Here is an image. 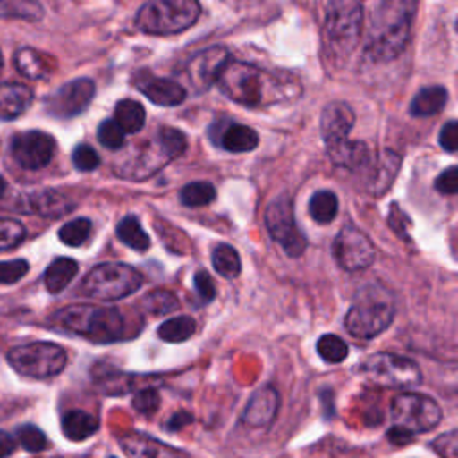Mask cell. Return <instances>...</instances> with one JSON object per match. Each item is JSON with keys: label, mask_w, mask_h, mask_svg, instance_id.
<instances>
[{"label": "cell", "mask_w": 458, "mask_h": 458, "mask_svg": "<svg viewBox=\"0 0 458 458\" xmlns=\"http://www.w3.org/2000/svg\"><path fill=\"white\" fill-rule=\"evenodd\" d=\"M310 216L318 224H329L338 213V199L331 190H318L308 202Z\"/></svg>", "instance_id": "cell-33"}, {"label": "cell", "mask_w": 458, "mask_h": 458, "mask_svg": "<svg viewBox=\"0 0 458 458\" xmlns=\"http://www.w3.org/2000/svg\"><path fill=\"white\" fill-rule=\"evenodd\" d=\"M143 284V276L125 263H100L93 267L81 283V292L97 301L123 299Z\"/></svg>", "instance_id": "cell-6"}, {"label": "cell", "mask_w": 458, "mask_h": 458, "mask_svg": "<svg viewBox=\"0 0 458 458\" xmlns=\"http://www.w3.org/2000/svg\"><path fill=\"white\" fill-rule=\"evenodd\" d=\"M9 365L21 376L45 379L57 376L66 367V351L54 342H30L7 352Z\"/></svg>", "instance_id": "cell-8"}, {"label": "cell", "mask_w": 458, "mask_h": 458, "mask_svg": "<svg viewBox=\"0 0 458 458\" xmlns=\"http://www.w3.org/2000/svg\"><path fill=\"white\" fill-rule=\"evenodd\" d=\"M156 140L170 159L179 157L186 150V145H188L184 132L175 127H161L156 134Z\"/></svg>", "instance_id": "cell-39"}, {"label": "cell", "mask_w": 458, "mask_h": 458, "mask_svg": "<svg viewBox=\"0 0 458 458\" xmlns=\"http://www.w3.org/2000/svg\"><path fill=\"white\" fill-rule=\"evenodd\" d=\"M327 156L333 161V165L345 168V170H360L363 166H369L372 154L369 147L363 141L354 140H338L333 143H327Z\"/></svg>", "instance_id": "cell-21"}, {"label": "cell", "mask_w": 458, "mask_h": 458, "mask_svg": "<svg viewBox=\"0 0 458 458\" xmlns=\"http://www.w3.org/2000/svg\"><path fill=\"white\" fill-rule=\"evenodd\" d=\"M435 188L442 195H454L458 190V166H449L435 179Z\"/></svg>", "instance_id": "cell-49"}, {"label": "cell", "mask_w": 458, "mask_h": 458, "mask_svg": "<svg viewBox=\"0 0 458 458\" xmlns=\"http://www.w3.org/2000/svg\"><path fill=\"white\" fill-rule=\"evenodd\" d=\"M438 143H440V147H442L447 154H454V152H456V148H458V122H456V120H449V122L440 129Z\"/></svg>", "instance_id": "cell-50"}, {"label": "cell", "mask_w": 458, "mask_h": 458, "mask_svg": "<svg viewBox=\"0 0 458 458\" xmlns=\"http://www.w3.org/2000/svg\"><path fill=\"white\" fill-rule=\"evenodd\" d=\"M369 165H372L369 177V191L372 195H381L394 182V177L397 175L401 166V156L394 150H385L376 159L372 157Z\"/></svg>", "instance_id": "cell-22"}, {"label": "cell", "mask_w": 458, "mask_h": 458, "mask_svg": "<svg viewBox=\"0 0 458 458\" xmlns=\"http://www.w3.org/2000/svg\"><path fill=\"white\" fill-rule=\"evenodd\" d=\"M199 14V0H148L136 13V27L145 34H177L190 29Z\"/></svg>", "instance_id": "cell-5"}, {"label": "cell", "mask_w": 458, "mask_h": 458, "mask_svg": "<svg viewBox=\"0 0 458 458\" xmlns=\"http://www.w3.org/2000/svg\"><path fill=\"white\" fill-rule=\"evenodd\" d=\"M213 268L225 279H233L242 270V261L236 249L229 243H218L211 252Z\"/></svg>", "instance_id": "cell-34"}, {"label": "cell", "mask_w": 458, "mask_h": 458, "mask_svg": "<svg viewBox=\"0 0 458 458\" xmlns=\"http://www.w3.org/2000/svg\"><path fill=\"white\" fill-rule=\"evenodd\" d=\"M72 161H73L75 168L81 170V172H91V170H95L100 165L98 154L95 152L93 147H89L86 143H81V145H77L73 148Z\"/></svg>", "instance_id": "cell-44"}, {"label": "cell", "mask_w": 458, "mask_h": 458, "mask_svg": "<svg viewBox=\"0 0 458 458\" xmlns=\"http://www.w3.org/2000/svg\"><path fill=\"white\" fill-rule=\"evenodd\" d=\"M388 438L394 442V444H408L411 438H413V435H410V433H406V431H403V429H399V428H390V431H388Z\"/></svg>", "instance_id": "cell-54"}, {"label": "cell", "mask_w": 458, "mask_h": 458, "mask_svg": "<svg viewBox=\"0 0 458 458\" xmlns=\"http://www.w3.org/2000/svg\"><path fill=\"white\" fill-rule=\"evenodd\" d=\"M188 422H191V415L186 411H177L175 415H172V419L168 420V429H181L182 426H186Z\"/></svg>", "instance_id": "cell-53"}, {"label": "cell", "mask_w": 458, "mask_h": 458, "mask_svg": "<svg viewBox=\"0 0 458 458\" xmlns=\"http://www.w3.org/2000/svg\"><path fill=\"white\" fill-rule=\"evenodd\" d=\"M229 59H231L229 50L224 47H211L199 52L188 63V77L193 88L197 91H204L211 84H215L224 66L229 63Z\"/></svg>", "instance_id": "cell-15"}, {"label": "cell", "mask_w": 458, "mask_h": 458, "mask_svg": "<svg viewBox=\"0 0 458 458\" xmlns=\"http://www.w3.org/2000/svg\"><path fill=\"white\" fill-rule=\"evenodd\" d=\"M168 161H172V159L165 154V150L154 138V141L145 143L131 159H127L125 165H122V168L118 170V174L123 177H129L132 181H141V179H147L148 175H152L154 172H157Z\"/></svg>", "instance_id": "cell-18"}, {"label": "cell", "mask_w": 458, "mask_h": 458, "mask_svg": "<svg viewBox=\"0 0 458 458\" xmlns=\"http://www.w3.org/2000/svg\"><path fill=\"white\" fill-rule=\"evenodd\" d=\"M277 408H279L277 390L270 385L261 386L249 397L242 411V422L249 428H267L276 419Z\"/></svg>", "instance_id": "cell-17"}, {"label": "cell", "mask_w": 458, "mask_h": 458, "mask_svg": "<svg viewBox=\"0 0 458 458\" xmlns=\"http://www.w3.org/2000/svg\"><path fill=\"white\" fill-rule=\"evenodd\" d=\"M77 270H79V265L72 258H57V259H54L47 267L45 276H43L47 290L50 293L63 292L72 283V279L75 277Z\"/></svg>", "instance_id": "cell-29"}, {"label": "cell", "mask_w": 458, "mask_h": 458, "mask_svg": "<svg viewBox=\"0 0 458 458\" xmlns=\"http://www.w3.org/2000/svg\"><path fill=\"white\" fill-rule=\"evenodd\" d=\"M43 16V9L36 0H0V18H20L36 21Z\"/></svg>", "instance_id": "cell-36"}, {"label": "cell", "mask_w": 458, "mask_h": 458, "mask_svg": "<svg viewBox=\"0 0 458 458\" xmlns=\"http://www.w3.org/2000/svg\"><path fill=\"white\" fill-rule=\"evenodd\" d=\"M145 109L138 100L132 98H123L118 100L114 106V122L120 125L123 132L134 134L140 132L145 125Z\"/></svg>", "instance_id": "cell-30"}, {"label": "cell", "mask_w": 458, "mask_h": 458, "mask_svg": "<svg viewBox=\"0 0 458 458\" xmlns=\"http://www.w3.org/2000/svg\"><path fill=\"white\" fill-rule=\"evenodd\" d=\"M352 127H354V111L349 104L342 100H335L322 109L320 134L326 145L347 138Z\"/></svg>", "instance_id": "cell-20"}, {"label": "cell", "mask_w": 458, "mask_h": 458, "mask_svg": "<svg viewBox=\"0 0 458 458\" xmlns=\"http://www.w3.org/2000/svg\"><path fill=\"white\" fill-rule=\"evenodd\" d=\"M16 437H18V444H21V447L30 451V453H39L48 444L45 433L39 428L32 426V424L20 426L18 431H16Z\"/></svg>", "instance_id": "cell-43"}, {"label": "cell", "mask_w": 458, "mask_h": 458, "mask_svg": "<svg viewBox=\"0 0 458 458\" xmlns=\"http://www.w3.org/2000/svg\"><path fill=\"white\" fill-rule=\"evenodd\" d=\"M258 143H259L258 132L254 129H250L247 125H240V123H229L220 136V145L227 152H234V154L250 152L258 147Z\"/></svg>", "instance_id": "cell-28"}, {"label": "cell", "mask_w": 458, "mask_h": 458, "mask_svg": "<svg viewBox=\"0 0 458 458\" xmlns=\"http://www.w3.org/2000/svg\"><path fill=\"white\" fill-rule=\"evenodd\" d=\"M361 372L376 385L386 388H410L422 381L419 365L395 352H374L361 363Z\"/></svg>", "instance_id": "cell-10"}, {"label": "cell", "mask_w": 458, "mask_h": 458, "mask_svg": "<svg viewBox=\"0 0 458 458\" xmlns=\"http://www.w3.org/2000/svg\"><path fill=\"white\" fill-rule=\"evenodd\" d=\"M394 317V293L383 284L370 283L356 292L354 301L344 318V324L351 336L370 340L381 335L392 324Z\"/></svg>", "instance_id": "cell-3"}, {"label": "cell", "mask_w": 458, "mask_h": 458, "mask_svg": "<svg viewBox=\"0 0 458 458\" xmlns=\"http://www.w3.org/2000/svg\"><path fill=\"white\" fill-rule=\"evenodd\" d=\"M91 233V222L88 218H75L72 222H66L59 229V240L70 247L82 245Z\"/></svg>", "instance_id": "cell-40"}, {"label": "cell", "mask_w": 458, "mask_h": 458, "mask_svg": "<svg viewBox=\"0 0 458 458\" xmlns=\"http://www.w3.org/2000/svg\"><path fill=\"white\" fill-rule=\"evenodd\" d=\"M333 256L340 268L347 272H358L372 265L374 245L363 231L354 225L340 229L333 242Z\"/></svg>", "instance_id": "cell-12"}, {"label": "cell", "mask_w": 458, "mask_h": 458, "mask_svg": "<svg viewBox=\"0 0 458 458\" xmlns=\"http://www.w3.org/2000/svg\"><path fill=\"white\" fill-rule=\"evenodd\" d=\"M193 286H195V292H197L199 299H200L204 304L211 302V301L215 299V295H216L215 283H213L211 276H209L204 268H200V270L195 272V276H193Z\"/></svg>", "instance_id": "cell-48"}, {"label": "cell", "mask_w": 458, "mask_h": 458, "mask_svg": "<svg viewBox=\"0 0 458 458\" xmlns=\"http://www.w3.org/2000/svg\"><path fill=\"white\" fill-rule=\"evenodd\" d=\"M265 225H267L270 236L283 247V250L288 256L297 258L304 252L308 242H306V236L301 233V229L295 224L292 199L286 193L277 195L268 204V208L265 211Z\"/></svg>", "instance_id": "cell-11"}, {"label": "cell", "mask_w": 458, "mask_h": 458, "mask_svg": "<svg viewBox=\"0 0 458 458\" xmlns=\"http://www.w3.org/2000/svg\"><path fill=\"white\" fill-rule=\"evenodd\" d=\"M317 352L327 363H340V361H344L347 358L349 347L336 335H322L317 340Z\"/></svg>", "instance_id": "cell-38"}, {"label": "cell", "mask_w": 458, "mask_h": 458, "mask_svg": "<svg viewBox=\"0 0 458 458\" xmlns=\"http://www.w3.org/2000/svg\"><path fill=\"white\" fill-rule=\"evenodd\" d=\"M132 406L143 415H152L159 408V394L156 388H143L132 397Z\"/></svg>", "instance_id": "cell-46"}, {"label": "cell", "mask_w": 458, "mask_h": 458, "mask_svg": "<svg viewBox=\"0 0 458 458\" xmlns=\"http://www.w3.org/2000/svg\"><path fill=\"white\" fill-rule=\"evenodd\" d=\"M267 82L268 75L258 66L229 59L215 84L233 102L258 107L265 100Z\"/></svg>", "instance_id": "cell-7"}, {"label": "cell", "mask_w": 458, "mask_h": 458, "mask_svg": "<svg viewBox=\"0 0 458 458\" xmlns=\"http://www.w3.org/2000/svg\"><path fill=\"white\" fill-rule=\"evenodd\" d=\"M141 306L147 313H152V315H166V313H172L179 308V301L175 297L174 292L170 290H152L148 292L143 301H141Z\"/></svg>", "instance_id": "cell-37"}, {"label": "cell", "mask_w": 458, "mask_h": 458, "mask_svg": "<svg viewBox=\"0 0 458 458\" xmlns=\"http://www.w3.org/2000/svg\"><path fill=\"white\" fill-rule=\"evenodd\" d=\"M116 234L118 238L131 249L138 250V252H145L150 247V238L148 234L143 231L140 220L134 215H127L123 216L118 225H116Z\"/></svg>", "instance_id": "cell-31"}, {"label": "cell", "mask_w": 458, "mask_h": 458, "mask_svg": "<svg viewBox=\"0 0 458 458\" xmlns=\"http://www.w3.org/2000/svg\"><path fill=\"white\" fill-rule=\"evenodd\" d=\"M14 66L23 77L32 79V81L47 79L55 70V63L50 55H47L39 50L29 48V47L16 50Z\"/></svg>", "instance_id": "cell-23"}, {"label": "cell", "mask_w": 458, "mask_h": 458, "mask_svg": "<svg viewBox=\"0 0 458 458\" xmlns=\"http://www.w3.org/2000/svg\"><path fill=\"white\" fill-rule=\"evenodd\" d=\"M55 152V141L48 132L25 131L14 134L11 140L13 159L27 170H38L47 166Z\"/></svg>", "instance_id": "cell-13"}, {"label": "cell", "mask_w": 458, "mask_h": 458, "mask_svg": "<svg viewBox=\"0 0 458 458\" xmlns=\"http://www.w3.org/2000/svg\"><path fill=\"white\" fill-rule=\"evenodd\" d=\"M134 86L150 102L163 107L179 106L186 98V89L179 82L165 77H152L148 73H141V77L134 79Z\"/></svg>", "instance_id": "cell-19"}, {"label": "cell", "mask_w": 458, "mask_h": 458, "mask_svg": "<svg viewBox=\"0 0 458 458\" xmlns=\"http://www.w3.org/2000/svg\"><path fill=\"white\" fill-rule=\"evenodd\" d=\"M388 222L392 225V229L401 236V238H408V231L406 227L410 225V218L404 215V211L394 202L390 208V215H388Z\"/></svg>", "instance_id": "cell-51"}, {"label": "cell", "mask_w": 458, "mask_h": 458, "mask_svg": "<svg viewBox=\"0 0 458 458\" xmlns=\"http://www.w3.org/2000/svg\"><path fill=\"white\" fill-rule=\"evenodd\" d=\"M32 102V89L20 82L0 84V120H13L23 114Z\"/></svg>", "instance_id": "cell-24"}, {"label": "cell", "mask_w": 458, "mask_h": 458, "mask_svg": "<svg viewBox=\"0 0 458 458\" xmlns=\"http://www.w3.org/2000/svg\"><path fill=\"white\" fill-rule=\"evenodd\" d=\"M122 451L129 458H190L181 449H175L145 433L129 431L118 438Z\"/></svg>", "instance_id": "cell-16"}, {"label": "cell", "mask_w": 458, "mask_h": 458, "mask_svg": "<svg viewBox=\"0 0 458 458\" xmlns=\"http://www.w3.org/2000/svg\"><path fill=\"white\" fill-rule=\"evenodd\" d=\"M417 0H381L372 14L365 54L372 61H392L406 47Z\"/></svg>", "instance_id": "cell-1"}, {"label": "cell", "mask_w": 458, "mask_h": 458, "mask_svg": "<svg viewBox=\"0 0 458 458\" xmlns=\"http://www.w3.org/2000/svg\"><path fill=\"white\" fill-rule=\"evenodd\" d=\"M216 197V190L211 182L208 181H195V182H188L186 186L181 188L179 191V200L182 206L186 208H199V206H206L211 200H215Z\"/></svg>", "instance_id": "cell-35"}, {"label": "cell", "mask_w": 458, "mask_h": 458, "mask_svg": "<svg viewBox=\"0 0 458 458\" xmlns=\"http://www.w3.org/2000/svg\"><path fill=\"white\" fill-rule=\"evenodd\" d=\"M52 324L61 331L79 335L95 344H113L129 338L120 310L95 304H72L52 315Z\"/></svg>", "instance_id": "cell-2"}, {"label": "cell", "mask_w": 458, "mask_h": 458, "mask_svg": "<svg viewBox=\"0 0 458 458\" xmlns=\"http://www.w3.org/2000/svg\"><path fill=\"white\" fill-rule=\"evenodd\" d=\"M97 138L109 150H118L125 143V132L113 118H107L98 125Z\"/></svg>", "instance_id": "cell-41"}, {"label": "cell", "mask_w": 458, "mask_h": 458, "mask_svg": "<svg viewBox=\"0 0 458 458\" xmlns=\"http://www.w3.org/2000/svg\"><path fill=\"white\" fill-rule=\"evenodd\" d=\"M61 426H63V433L68 440L82 442L98 431L100 422L95 415H91L84 410H70L63 415Z\"/></svg>", "instance_id": "cell-26"}, {"label": "cell", "mask_w": 458, "mask_h": 458, "mask_svg": "<svg viewBox=\"0 0 458 458\" xmlns=\"http://www.w3.org/2000/svg\"><path fill=\"white\" fill-rule=\"evenodd\" d=\"M111 458H113V456H111Z\"/></svg>", "instance_id": "cell-57"}, {"label": "cell", "mask_w": 458, "mask_h": 458, "mask_svg": "<svg viewBox=\"0 0 458 458\" xmlns=\"http://www.w3.org/2000/svg\"><path fill=\"white\" fill-rule=\"evenodd\" d=\"M195 331H197L195 318L190 317V315H179V317L165 320L157 327V336L165 342L179 344V342H184V340L191 338L195 335Z\"/></svg>", "instance_id": "cell-32"}, {"label": "cell", "mask_w": 458, "mask_h": 458, "mask_svg": "<svg viewBox=\"0 0 458 458\" xmlns=\"http://www.w3.org/2000/svg\"><path fill=\"white\" fill-rule=\"evenodd\" d=\"M447 104V89L444 86H426L410 102V114L426 118L440 113Z\"/></svg>", "instance_id": "cell-27"}, {"label": "cell", "mask_w": 458, "mask_h": 458, "mask_svg": "<svg viewBox=\"0 0 458 458\" xmlns=\"http://www.w3.org/2000/svg\"><path fill=\"white\" fill-rule=\"evenodd\" d=\"M429 445L440 458H458V429L438 435Z\"/></svg>", "instance_id": "cell-45"}, {"label": "cell", "mask_w": 458, "mask_h": 458, "mask_svg": "<svg viewBox=\"0 0 458 458\" xmlns=\"http://www.w3.org/2000/svg\"><path fill=\"white\" fill-rule=\"evenodd\" d=\"M25 238V227L11 218H0V250H9L20 245Z\"/></svg>", "instance_id": "cell-42"}, {"label": "cell", "mask_w": 458, "mask_h": 458, "mask_svg": "<svg viewBox=\"0 0 458 458\" xmlns=\"http://www.w3.org/2000/svg\"><path fill=\"white\" fill-rule=\"evenodd\" d=\"M29 272V263L25 259L0 261V284H13L20 281Z\"/></svg>", "instance_id": "cell-47"}, {"label": "cell", "mask_w": 458, "mask_h": 458, "mask_svg": "<svg viewBox=\"0 0 458 458\" xmlns=\"http://www.w3.org/2000/svg\"><path fill=\"white\" fill-rule=\"evenodd\" d=\"M0 70H2V54H0Z\"/></svg>", "instance_id": "cell-56"}, {"label": "cell", "mask_w": 458, "mask_h": 458, "mask_svg": "<svg viewBox=\"0 0 458 458\" xmlns=\"http://www.w3.org/2000/svg\"><path fill=\"white\" fill-rule=\"evenodd\" d=\"M29 208L41 216H63L73 209V202L61 191L55 190H43L39 193H32L29 197Z\"/></svg>", "instance_id": "cell-25"}, {"label": "cell", "mask_w": 458, "mask_h": 458, "mask_svg": "<svg viewBox=\"0 0 458 458\" xmlns=\"http://www.w3.org/2000/svg\"><path fill=\"white\" fill-rule=\"evenodd\" d=\"M390 419L394 428L410 435L426 433L440 424L442 410L438 403L426 394L403 392L392 399Z\"/></svg>", "instance_id": "cell-9"}, {"label": "cell", "mask_w": 458, "mask_h": 458, "mask_svg": "<svg viewBox=\"0 0 458 458\" xmlns=\"http://www.w3.org/2000/svg\"><path fill=\"white\" fill-rule=\"evenodd\" d=\"M4 193H5V181H4V177L0 175V199L4 197Z\"/></svg>", "instance_id": "cell-55"}, {"label": "cell", "mask_w": 458, "mask_h": 458, "mask_svg": "<svg viewBox=\"0 0 458 458\" xmlns=\"http://www.w3.org/2000/svg\"><path fill=\"white\" fill-rule=\"evenodd\" d=\"M16 449V440L5 433V431H0V458H7L9 454H13Z\"/></svg>", "instance_id": "cell-52"}, {"label": "cell", "mask_w": 458, "mask_h": 458, "mask_svg": "<svg viewBox=\"0 0 458 458\" xmlns=\"http://www.w3.org/2000/svg\"><path fill=\"white\" fill-rule=\"evenodd\" d=\"M360 0H329L324 21V41L329 55L336 61L347 59L358 45L361 30Z\"/></svg>", "instance_id": "cell-4"}, {"label": "cell", "mask_w": 458, "mask_h": 458, "mask_svg": "<svg viewBox=\"0 0 458 458\" xmlns=\"http://www.w3.org/2000/svg\"><path fill=\"white\" fill-rule=\"evenodd\" d=\"M95 95V82L81 77L59 86L45 102L47 111L57 118H72L82 113Z\"/></svg>", "instance_id": "cell-14"}]
</instances>
